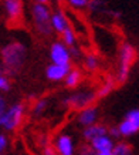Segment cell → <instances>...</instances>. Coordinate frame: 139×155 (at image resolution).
<instances>
[{"label":"cell","instance_id":"cell-1","mask_svg":"<svg viewBox=\"0 0 139 155\" xmlns=\"http://www.w3.org/2000/svg\"><path fill=\"white\" fill-rule=\"evenodd\" d=\"M2 60L7 74H16L26 60V48L20 43H11L2 50Z\"/></svg>","mask_w":139,"mask_h":155},{"label":"cell","instance_id":"cell-2","mask_svg":"<svg viewBox=\"0 0 139 155\" xmlns=\"http://www.w3.org/2000/svg\"><path fill=\"white\" fill-rule=\"evenodd\" d=\"M135 58V50L131 44H124L121 50V70H119V83H125L129 74V67Z\"/></svg>","mask_w":139,"mask_h":155},{"label":"cell","instance_id":"cell-3","mask_svg":"<svg viewBox=\"0 0 139 155\" xmlns=\"http://www.w3.org/2000/svg\"><path fill=\"white\" fill-rule=\"evenodd\" d=\"M21 115H23V105L17 104L10 108L9 111H5V114L0 118V125L6 127L7 130H13L20 124Z\"/></svg>","mask_w":139,"mask_h":155},{"label":"cell","instance_id":"cell-4","mask_svg":"<svg viewBox=\"0 0 139 155\" xmlns=\"http://www.w3.org/2000/svg\"><path fill=\"white\" fill-rule=\"evenodd\" d=\"M33 14H34V20H36V26L37 28L44 34L51 33V24H50V14L47 7L43 5H36L33 9Z\"/></svg>","mask_w":139,"mask_h":155},{"label":"cell","instance_id":"cell-5","mask_svg":"<svg viewBox=\"0 0 139 155\" xmlns=\"http://www.w3.org/2000/svg\"><path fill=\"white\" fill-rule=\"evenodd\" d=\"M6 10L9 14L11 24L21 19V10H23V2L21 0H6Z\"/></svg>","mask_w":139,"mask_h":155},{"label":"cell","instance_id":"cell-6","mask_svg":"<svg viewBox=\"0 0 139 155\" xmlns=\"http://www.w3.org/2000/svg\"><path fill=\"white\" fill-rule=\"evenodd\" d=\"M94 94H89V93H81V94H75L73 95L71 98L67 100V104H68L70 107L73 108H84L89 105V104L94 101Z\"/></svg>","mask_w":139,"mask_h":155},{"label":"cell","instance_id":"cell-7","mask_svg":"<svg viewBox=\"0 0 139 155\" xmlns=\"http://www.w3.org/2000/svg\"><path fill=\"white\" fill-rule=\"evenodd\" d=\"M51 58H53V61L56 64H68L70 56H68V51L64 48V46L56 43L51 47Z\"/></svg>","mask_w":139,"mask_h":155},{"label":"cell","instance_id":"cell-8","mask_svg":"<svg viewBox=\"0 0 139 155\" xmlns=\"http://www.w3.org/2000/svg\"><path fill=\"white\" fill-rule=\"evenodd\" d=\"M92 148L95 151H98V154H101V155H111L112 142L105 135L98 137V138L92 140Z\"/></svg>","mask_w":139,"mask_h":155},{"label":"cell","instance_id":"cell-9","mask_svg":"<svg viewBox=\"0 0 139 155\" xmlns=\"http://www.w3.org/2000/svg\"><path fill=\"white\" fill-rule=\"evenodd\" d=\"M70 70V64H54L47 68V77L50 80H61Z\"/></svg>","mask_w":139,"mask_h":155},{"label":"cell","instance_id":"cell-10","mask_svg":"<svg viewBox=\"0 0 139 155\" xmlns=\"http://www.w3.org/2000/svg\"><path fill=\"white\" fill-rule=\"evenodd\" d=\"M107 134V128L104 127V125H89L85 131H84V137H85V140H88V141H92L98 137H102Z\"/></svg>","mask_w":139,"mask_h":155},{"label":"cell","instance_id":"cell-11","mask_svg":"<svg viewBox=\"0 0 139 155\" xmlns=\"http://www.w3.org/2000/svg\"><path fill=\"white\" fill-rule=\"evenodd\" d=\"M95 118H97V110L95 108H87L79 115V122L84 125H91L95 121Z\"/></svg>","mask_w":139,"mask_h":155},{"label":"cell","instance_id":"cell-12","mask_svg":"<svg viewBox=\"0 0 139 155\" xmlns=\"http://www.w3.org/2000/svg\"><path fill=\"white\" fill-rule=\"evenodd\" d=\"M58 150L61 154L64 155H71L73 154V142L70 137H61L58 140Z\"/></svg>","mask_w":139,"mask_h":155},{"label":"cell","instance_id":"cell-13","mask_svg":"<svg viewBox=\"0 0 139 155\" xmlns=\"http://www.w3.org/2000/svg\"><path fill=\"white\" fill-rule=\"evenodd\" d=\"M138 128H139V125H135L134 122H131L129 120H125V121L122 122L119 125V134H122V135H131V134H134V132H136L138 131Z\"/></svg>","mask_w":139,"mask_h":155},{"label":"cell","instance_id":"cell-14","mask_svg":"<svg viewBox=\"0 0 139 155\" xmlns=\"http://www.w3.org/2000/svg\"><path fill=\"white\" fill-rule=\"evenodd\" d=\"M51 23H53V27L56 28L57 31H60V33H63V30L67 27V23H65V20H64V17H63L61 13L54 14L53 19H51Z\"/></svg>","mask_w":139,"mask_h":155},{"label":"cell","instance_id":"cell-15","mask_svg":"<svg viewBox=\"0 0 139 155\" xmlns=\"http://www.w3.org/2000/svg\"><path fill=\"white\" fill-rule=\"evenodd\" d=\"M129 154H132V147L128 145V144H118L111 151V155H129Z\"/></svg>","mask_w":139,"mask_h":155},{"label":"cell","instance_id":"cell-16","mask_svg":"<svg viewBox=\"0 0 139 155\" xmlns=\"http://www.w3.org/2000/svg\"><path fill=\"white\" fill-rule=\"evenodd\" d=\"M78 83H79V73L77 70L71 71L68 74V77H67V85H68L70 88H73V87H75Z\"/></svg>","mask_w":139,"mask_h":155},{"label":"cell","instance_id":"cell-17","mask_svg":"<svg viewBox=\"0 0 139 155\" xmlns=\"http://www.w3.org/2000/svg\"><path fill=\"white\" fill-rule=\"evenodd\" d=\"M112 88H114V84H112V81H108L107 84H105L101 90H99V91H98L97 97H99V98H101V97H105V95H108L109 93H111Z\"/></svg>","mask_w":139,"mask_h":155},{"label":"cell","instance_id":"cell-18","mask_svg":"<svg viewBox=\"0 0 139 155\" xmlns=\"http://www.w3.org/2000/svg\"><path fill=\"white\" fill-rule=\"evenodd\" d=\"M63 33H64L65 43H67L68 46H73V44H74V34H73V31H71L68 27H65L64 30H63Z\"/></svg>","mask_w":139,"mask_h":155},{"label":"cell","instance_id":"cell-19","mask_svg":"<svg viewBox=\"0 0 139 155\" xmlns=\"http://www.w3.org/2000/svg\"><path fill=\"white\" fill-rule=\"evenodd\" d=\"M126 120H129L131 122H134L135 125H139V111L138 110L131 111V113L126 115Z\"/></svg>","mask_w":139,"mask_h":155},{"label":"cell","instance_id":"cell-20","mask_svg":"<svg viewBox=\"0 0 139 155\" xmlns=\"http://www.w3.org/2000/svg\"><path fill=\"white\" fill-rule=\"evenodd\" d=\"M97 66H98V63H97V60H95V57H92V56L87 57V67H88V68L95 70V68H97Z\"/></svg>","mask_w":139,"mask_h":155},{"label":"cell","instance_id":"cell-21","mask_svg":"<svg viewBox=\"0 0 139 155\" xmlns=\"http://www.w3.org/2000/svg\"><path fill=\"white\" fill-rule=\"evenodd\" d=\"M88 6H89V9L91 10H101L102 9V3L101 2H98V0H91Z\"/></svg>","mask_w":139,"mask_h":155},{"label":"cell","instance_id":"cell-22","mask_svg":"<svg viewBox=\"0 0 139 155\" xmlns=\"http://www.w3.org/2000/svg\"><path fill=\"white\" fill-rule=\"evenodd\" d=\"M68 2L75 7H82V6L88 5V0H68Z\"/></svg>","mask_w":139,"mask_h":155},{"label":"cell","instance_id":"cell-23","mask_svg":"<svg viewBox=\"0 0 139 155\" xmlns=\"http://www.w3.org/2000/svg\"><path fill=\"white\" fill-rule=\"evenodd\" d=\"M46 101H44V100H41V101H38L37 103V105H36V108H34V111H36V114H40L43 111V110H44V108H46Z\"/></svg>","mask_w":139,"mask_h":155},{"label":"cell","instance_id":"cell-24","mask_svg":"<svg viewBox=\"0 0 139 155\" xmlns=\"http://www.w3.org/2000/svg\"><path fill=\"white\" fill-rule=\"evenodd\" d=\"M0 90H3V91H7L9 90V83L6 78H3L2 75H0Z\"/></svg>","mask_w":139,"mask_h":155},{"label":"cell","instance_id":"cell-25","mask_svg":"<svg viewBox=\"0 0 139 155\" xmlns=\"http://www.w3.org/2000/svg\"><path fill=\"white\" fill-rule=\"evenodd\" d=\"M5 147H6V138L3 135H0V152L5 150Z\"/></svg>","mask_w":139,"mask_h":155},{"label":"cell","instance_id":"cell-26","mask_svg":"<svg viewBox=\"0 0 139 155\" xmlns=\"http://www.w3.org/2000/svg\"><path fill=\"white\" fill-rule=\"evenodd\" d=\"M109 132H111L114 137H119V130H118V128H115V127H112L111 130H109Z\"/></svg>","mask_w":139,"mask_h":155},{"label":"cell","instance_id":"cell-27","mask_svg":"<svg viewBox=\"0 0 139 155\" xmlns=\"http://www.w3.org/2000/svg\"><path fill=\"white\" fill-rule=\"evenodd\" d=\"M81 151H82V154H92V150H91V148H87V147H82Z\"/></svg>","mask_w":139,"mask_h":155},{"label":"cell","instance_id":"cell-28","mask_svg":"<svg viewBox=\"0 0 139 155\" xmlns=\"http://www.w3.org/2000/svg\"><path fill=\"white\" fill-rule=\"evenodd\" d=\"M5 107H6V103H5V100L0 97V111H3L5 110Z\"/></svg>","mask_w":139,"mask_h":155},{"label":"cell","instance_id":"cell-29","mask_svg":"<svg viewBox=\"0 0 139 155\" xmlns=\"http://www.w3.org/2000/svg\"><path fill=\"white\" fill-rule=\"evenodd\" d=\"M40 2H41V3H47V0H40Z\"/></svg>","mask_w":139,"mask_h":155}]
</instances>
